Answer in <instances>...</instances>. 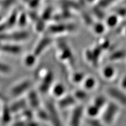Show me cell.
<instances>
[{
    "label": "cell",
    "instance_id": "cell-1",
    "mask_svg": "<svg viewBox=\"0 0 126 126\" xmlns=\"http://www.w3.org/2000/svg\"><path fill=\"white\" fill-rule=\"evenodd\" d=\"M29 37V33L26 31H18L11 33H2L0 34V42L18 43L25 41Z\"/></svg>",
    "mask_w": 126,
    "mask_h": 126
},
{
    "label": "cell",
    "instance_id": "cell-2",
    "mask_svg": "<svg viewBox=\"0 0 126 126\" xmlns=\"http://www.w3.org/2000/svg\"><path fill=\"white\" fill-rule=\"evenodd\" d=\"M119 111L118 105L115 103H109L105 107L103 113V120L106 124H110L113 122Z\"/></svg>",
    "mask_w": 126,
    "mask_h": 126
},
{
    "label": "cell",
    "instance_id": "cell-3",
    "mask_svg": "<svg viewBox=\"0 0 126 126\" xmlns=\"http://www.w3.org/2000/svg\"><path fill=\"white\" fill-rule=\"evenodd\" d=\"M31 86L32 81L31 80H23L12 86L10 90V94L13 97L20 96L25 93L29 91Z\"/></svg>",
    "mask_w": 126,
    "mask_h": 126
},
{
    "label": "cell",
    "instance_id": "cell-4",
    "mask_svg": "<svg viewBox=\"0 0 126 126\" xmlns=\"http://www.w3.org/2000/svg\"><path fill=\"white\" fill-rule=\"evenodd\" d=\"M76 29V26L74 24L70 23H56L50 25L48 28V31L50 33L58 34L65 33L66 32H71Z\"/></svg>",
    "mask_w": 126,
    "mask_h": 126
},
{
    "label": "cell",
    "instance_id": "cell-5",
    "mask_svg": "<svg viewBox=\"0 0 126 126\" xmlns=\"http://www.w3.org/2000/svg\"><path fill=\"white\" fill-rule=\"evenodd\" d=\"M103 49L99 45L91 50H87L85 52V58L88 62L91 63L94 67L98 65L99 59L101 56Z\"/></svg>",
    "mask_w": 126,
    "mask_h": 126
},
{
    "label": "cell",
    "instance_id": "cell-6",
    "mask_svg": "<svg viewBox=\"0 0 126 126\" xmlns=\"http://www.w3.org/2000/svg\"><path fill=\"white\" fill-rule=\"evenodd\" d=\"M107 93L110 97L123 106H126V94L122 90L115 87L107 89Z\"/></svg>",
    "mask_w": 126,
    "mask_h": 126
},
{
    "label": "cell",
    "instance_id": "cell-7",
    "mask_svg": "<svg viewBox=\"0 0 126 126\" xmlns=\"http://www.w3.org/2000/svg\"><path fill=\"white\" fill-rule=\"evenodd\" d=\"M0 50L7 54L16 55L21 53L22 48L20 45L12 42H1Z\"/></svg>",
    "mask_w": 126,
    "mask_h": 126
},
{
    "label": "cell",
    "instance_id": "cell-8",
    "mask_svg": "<svg viewBox=\"0 0 126 126\" xmlns=\"http://www.w3.org/2000/svg\"><path fill=\"white\" fill-rule=\"evenodd\" d=\"M54 80V74L51 71H48L42 78V82L39 86V90L43 94H46L51 89Z\"/></svg>",
    "mask_w": 126,
    "mask_h": 126
},
{
    "label": "cell",
    "instance_id": "cell-9",
    "mask_svg": "<svg viewBox=\"0 0 126 126\" xmlns=\"http://www.w3.org/2000/svg\"><path fill=\"white\" fill-rule=\"evenodd\" d=\"M46 110L48 112L49 119L52 120L54 126H61V120L57 109L53 102H47L46 103Z\"/></svg>",
    "mask_w": 126,
    "mask_h": 126
},
{
    "label": "cell",
    "instance_id": "cell-10",
    "mask_svg": "<svg viewBox=\"0 0 126 126\" xmlns=\"http://www.w3.org/2000/svg\"><path fill=\"white\" fill-rule=\"evenodd\" d=\"M51 43L52 39L51 37H47V36L43 37L37 43L34 49L33 54L37 57L40 56L50 46Z\"/></svg>",
    "mask_w": 126,
    "mask_h": 126
},
{
    "label": "cell",
    "instance_id": "cell-11",
    "mask_svg": "<svg viewBox=\"0 0 126 126\" xmlns=\"http://www.w3.org/2000/svg\"><path fill=\"white\" fill-rule=\"evenodd\" d=\"M59 57L62 61L71 62L73 60V54L70 48L64 43H60L59 45Z\"/></svg>",
    "mask_w": 126,
    "mask_h": 126
},
{
    "label": "cell",
    "instance_id": "cell-12",
    "mask_svg": "<svg viewBox=\"0 0 126 126\" xmlns=\"http://www.w3.org/2000/svg\"><path fill=\"white\" fill-rule=\"evenodd\" d=\"M26 100L28 104L29 103L30 106L34 109H38L40 108V99L38 96V94L34 91H29Z\"/></svg>",
    "mask_w": 126,
    "mask_h": 126
},
{
    "label": "cell",
    "instance_id": "cell-13",
    "mask_svg": "<svg viewBox=\"0 0 126 126\" xmlns=\"http://www.w3.org/2000/svg\"><path fill=\"white\" fill-rule=\"evenodd\" d=\"M59 101V106L61 109L67 108L74 105L76 103V99L74 96L67 95L61 97Z\"/></svg>",
    "mask_w": 126,
    "mask_h": 126
},
{
    "label": "cell",
    "instance_id": "cell-14",
    "mask_svg": "<svg viewBox=\"0 0 126 126\" xmlns=\"http://www.w3.org/2000/svg\"><path fill=\"white\" fill-rule=\"evenodd\" d=\"M83 108L82 106L76 107L72 112L71 124V126H79V123L82 116Z\"/></svg>",
    "mask_w": 126,
    "mask_h": 126
},
{
    "label": "cell",
    "instance_id": "cell-15",
    "mask_svg": "<svg viewBox=\"0 0 126 126\" xmlns=\"http://www.w3.org/2000/svg\"><path fill=\"white\" fill-rule=\"evenodd\" d=\"M51 90L53 95L55 97H59V98L64 96L66 91L65 86L64 85L60 83H56L54 85L52 86Z\"/></svg>",
    "mask_w": 126,
    "mask_h": 126
},
{
    "label": "cell",
    "instance_id": "cell-16",
    "mask_svg": "<svg viewBox=\"0 0 126 126\" xmlns=\"http://www.w3.org/2000/svg\"><path fill=\"white\" fill-rule=\"evenodd\" d=\"M27 104L28 102L26 100L20 99L12 104L11 106L9 107V109L11 112L14 111V113H18V111L24 110L27 106Z\"/></svg>",
    "mask_w": 126,
    "mask_h": 126
},
{
    "label": "cell",
    "instance_id": "cell-17",
    "mask_svg": "<svg viewBox=\"0 0 126 126\" xmlns=\"http://www.w3.org/2000/svg\"><path fill=\"white\" fill-rule=\"evenodd\" d=\"M61 5L64 9L71 10V9L76 11H79L81 9V4L78 2L72 1V0H63L61 1Z\"/></svg>",
    "mask_w": 126,
    "mask_h": 126
},
{
    "label": "cell",
    "instance_id": "cell-18",
    "mask_svg": "<svg viewBox=\"0 0 126 126\" xmlns=\"http://www.w3.org/2000/svg\"><path fill=\"white\" fill-rule=\"evenodd\" d=\"M102 76L104 78L109 80L114 78L116 74V70L112 66L107 65L103 68L102 71Z\"/></svg>",
    "mask_w": 126,
    "mask_h": 126
},
{
    "label": "cell",
    "instance_id": "cell-19",
    "mask_svg": "<svg viewBox=\"0 0 126 126\" xmlns=\"http://www.w3.org/2000/svg\"><path fill=\"white\" fill-rule=\"evenodd\" d=\"M126 57V51L122 50H118L113 51L109 57V59L111 61H117L123 60Z\"/></svg>",
    "mask_w": 126,
    "mask_h": 126
},
{
    "label": "cell",
    "instance_id": "cell-20",
    "mask_svg": "<svg viewBox=\"0 0 126 126\" xmlns=\"http://www.w3.org/2000/svg\"><path fill=\"white\" fill-rule=\"evenodd\" d=\"M82 82L83 88L86 90H92V89H94L96 85V81L92 77L85 78Z\"/></svg>",
    "mask_w": 126,
    "mask_h": 126
},
{
    "label": "cell",
    "instance_id": "cell-21",
    "mask_svg": "<svg viewBox=\"0 0 126 126\" xmlns=\"http://www.w3.org/2000/svg\"><path fill=\"white\" fill-rule=\"evenodd\" d=\"M119 17L116 14L109 16L106 19V26L110 28L116 27L119 23Z\"/></svg>",
    "mask_w": 126,
    "mask_h": 126
},
{
    "label": "cell",
    "instance_id": "cell-22",
    "mask_svg": "<svg viewBox=\"0 0 126 126\" xmlns=\"http://www.w3.org/2000/svg\"><path fill=\"white\" fill-rule=\"evenodd\" d=\"M93 104L94 106L102 110L107 105V99L103 96H99L94 99Z\"/></svg>",
    "mask_w": 126,
    "mask_h": 126
},
{
    "label": "cell",
    "instance_id": "cell-23",
    "mask_svg": "<svg viewBox=\"0 0 126 126\" xmlns=\"http://www.w3.org/2000/svg\"><path fill=\"white\" fill-rule=\"evenodd\" d=\"M37 57L33 53L32 54H29L24 59V64L25 65L28 67H32L34 66L36 63V59Z\"/></svg>",
    "mask_w": 126,
    "mask_h": 126
},
{
    "label": "cell",
    "instance_id": "cell-24",
    "mask_svg": "<svg viewBox=\"0 0 126 126\" xmlns=\"http://www.w3.org/2000/svg\"><path fill=\"white\" fill-rule=\"evenodd\" d=\"M93 30L94 33L97 34H102L104 33L106 31V25L102 22H97L92 25Z\"/></svg>",
    "mask_w": 126,
    "mask_h": 126
},
{
    "label": "cell",
    "instance_id": "cell-25",
    "mask_svg": "<svg viewBox=\"0 0 126 126\" xmlns=\"http://www.w3.org/2000/svg\"><path fill=\"white\" fill-rule=\"evenodd\" d=\"M100 110H101L100 109H99L97 107L94 106V104H92V105H90V106L88 107L87 110H86V113L90 117H94L99 114Z\"/></svg>",
    "mask_w": 126,
    "mask_h": 126
},
{
    "label": "cell",
    "instance_id": "cell-26",
    "mask_svg": "<svg viewBox=\"0 0 126 126\" xmlns=\"http://www.w3.org/2000/svg\"><path fill=\"white\" fill-rule=\"evenodd\" d=\"M17 2V0H0V7L5 10L10 8Z\"/></svg>",
    "mask_w": 126,
    "mask_h": 126
},
{
    "label": "cell",
    "instance_id": "cell-27",
    "mask_svg": "<svg viewBox=\"0 0 126 126\" xmlns=\"http://www.w3.org/2000/svg\"><path fill=\"white\" fill-rule=\"evenodd\" d=\"M93 14L95 16L96 18H97L99 19L102 20L103 19L105 18V14L103 11V9L102 8L99 7V6H96L92 9Z\"/></svg>",
    "mask_w": 126,
    "mask_h": 126
},
{
    "label": "cell",
    "instance_id": "cell-28",
    "mask_svg": "<svg viewBox=\"0 0 126 126\" xmlns=\"http://www.w3.org/2000/svg\"><path fill=\"white\" fill-rule=\"evenodd\" d=\"M53 8L51 7H48L46 8L43 12L41 18L44 21H46V20L51 19V18H53Z\"/></svg>",
    "mask_w": 126,
    "mask_h": 126
},
{
    "label": "cell",
    "instance_id": "cell-29",
    "mask_svg": "<svg viewBox=\"0 0 126 126\" xmlns=\"http://www.w3.org/2000/svg\"><path fill=\"white\" fill-rule=\"evenodd\" d=\"M28 20V16L27 14L22 13L19 14L18 20H17V23L20 26H25L27 23Z\"/></svg>",
    "mask_w": 126,
    "mask_h": 126
},
{
    "label": "cell",
    "instance_id": "cell-30",
    "mask_svg": "<svg viewBox=\"0 0 126 126\" xmlns=\"http://www.w3.org/2000/svg\"><path fill=\"white\" fill-rule=\"evenodd\" d=\"M117 1V0H99L97 6L102 8V9L106 8L109 7L111 5L114 4Z\"/></svg>",
    "mask_w": 126,
    "mask_h": 126
},
{
    "label": "cell",
    "instance_id": "cell-31",
    "mask_svg": "<svg viewBox=\"0 0 126 126\" xmlns=\"http://www.w3.org/2000/svg\"><path fill=\"white\" fill-rule=\"evenodd\" d=\"M88 94L86 92L83 90H77L75 91L74 94V96L76 100H82L87 97Z\"/></svg>",
    "mask_w": 126,
    "mask_h": 126
},
{
    "label": "cell",
    "instance_id": "cell-32",
    "mask_svg": "<svg viewBox=\"0 0 126 126\" xmlns=\"http://www.w3.org/2000/svg\"><path fill=\"white\" fill-rule=\"evenodd\" d=\"M85 78V75L82 72H75V73L72 75V80L74 82L78 83L79 82H82L84 79V78Z\"/></svg>",
    "mask_w": 126,
    "mask_h": 126
},
{
    "label": "cell",
    "instance_id": "cell-33",
    "mask_svg": "<svg viewBox=\"0 0 126 126\" xmlns=\"http://www.w3.org/2000/svg\"><path fill=\"white\" fill-rule=\"evenodd\" d=\"M45 21L42 19L41 18H39L36 22V29L38 32H42L45 29Z\"/></svg>",
    "mask_w": 126,
    "mask_h": 126
},
{
    "label": "cell",
    "instance_id": "cell-34",
    "mask_svg": "<svg viewBox=\"0 0 126 126\" xmlns=\"http://www.w3.org/2000/svg\"><path fill=\"white\" fill-rule=\"evenodd\" d=\"M11 72V68L7 64L0 61V73L9 74Z\"/></svg>",
    "mask_w": 126,
    "mask_h": 126
},
{
    "label": "cell",
    "instance_id": "cell-35",
    "mask_svg": "<svg viewBox=\"0 0 126 126\" xmlns=\"http://www.w3.org/2000/svg\"><path fill=\"white\" fill-rule=\"evenodd\" d=\"M82 17L83 21L85 22V23L86 25H90L91 26V25H92L94 24V22H93L92 18H91V16L88 13H86V12H83L82 14Z\"/></svg>",
    "mask_w": 126,
    "mask_h": 126
},
{
    "label": "cell",
    "instance_id": "cell-36",
    "mask_svg": "<svg viewBox=\"0 0 126 126\" xmlns=\"http://www.w3.org/2000/svg\"><path fill=\"white\" fill-rule=\"evenodd\" d=\"M40 1L41 0H31L28 4L31 8L34 9L38 7Z\"/></svg>",
    "mask_w": 126,
    "mask_h": 126
},
{
    "label": "cell",
    "instance_id": "cell-37",
    "mask_svg": "<svg viewBox=\"0 0 126 126\" xmlns=\"http://www.w3.org/2000/svg\"><path fill=\"white\" fill-rule=\"evenodd\" d=\"M116 15L119 17H124L126 16V8H120L116 11Z\"/></svg>",
    "mask_w": 126,
    "mask_h": 126
},
{
    "label": "cell",
    "instance_id": "cell-38",
    "mask_svg": "<svg viewBox=\"0 0 126 126\" xmlns=\"http://www.w3.org/2000/svg\"><path fill=\"white\" fill-rule=\"evenodd\" d=\"M89 123L91 126H103L101 123L94 119H91L89 120Z\"/></svg>",
    "mask_w": 126,
    "mask_h": 126
},
{
    "label": "cell",
    "instance_id": "cell-39",
    "mask_svg": "<svg viewBox=\"0 0 126 126\" xmlns=\"http://www.w3.org/2000/svg\"><path fill=\"white\" fill-rule=\"evenodd\" d=\"M121 86L122 89H126V75H125L121 81Z\"/></svg>",
    "mask_w": 126,
    "mask_h": 126
},
{
    "label": "cell",
    "instance_id": "cell-40",
    "mask_svg": "<svg viewBox=\"0 0 126 126\" xmlns=\"http://www.w3.org/2000/svg\"><path fill=\"white\" fill-rule=\"evenodd\" d=\"M78 2L81 4V6L83 5L86 2L85 0H78Z\"/></svg>",
    "mask_w": 126,
    "mask_h": 126
},
{
    "label": "cell",
    "instance_id": "cell-41",
    "mask_svg": "<svg viewBox=\"0 0 126 126\" xmlns=\"http://www.w3.org/2000/svg\"><path fill=\"white\" fill-rule=\"evenodd\" d=\"M86 2H88L89 3H93L94 1H95V0H85Z\"/></svg>",
    "mask_w": 126,
    "mask_h": 126
},
{
    "label": "cell",
    "instance_id": "cell-42",
    "mask_svg": "<svg viewBox=\"0 0 126 126\" xmlns=\"http://www.w3.org/2000/svg\"><path fill=\"white\" fill-rule=\"evenodd\" d=\"M21 1H23V2L26 3V4H28V3H29V2L30 1H31V0H21Z\"/></svg>",
    "mask_w": 126,
    "mask_h": 126
},
{
    "label": "cell",
    "instance_id": "cell-43",
    "mask_svg": "<svg viewBox=\"0 0 126 126\" xmlns=\"http://www.w3.org/2000/svg\"><path fill=\"white\" fill-rule=\"evenodd\" d=\"M2 16H1V15H0V22H2Z\"/></svg>",
    "mask_w": 126,
    "mask_h": 126
},
{
    "label": "cell",
    "instance_id": "cell-44",
    "mask_svg": "<svg viewBox=\"0 0 126 126\" xmlns=\"http://www.w3.org/2000/svg\"><path fill=\"white\" fill-rule=\"evenodd\" d=\"M124 31H125V34H126V28H124Z\"/></svg>",
    "mask_w": 126,
    "mask_h": 126
},
{
    "label": "cell",
    "instance_id": "cell-45",
    "mask_svg": "<svg viewBox=\"0 0 126 126\" xmlns=\"http://www.w3.org/2000/svg\"><path fill=\"white\" fill-rule=\"evenodd\" d=\"M0 51H1V50H0Z\"/></svg>",
    "mask_w": 126,
    "mask_h": 126
}]
</instances>
